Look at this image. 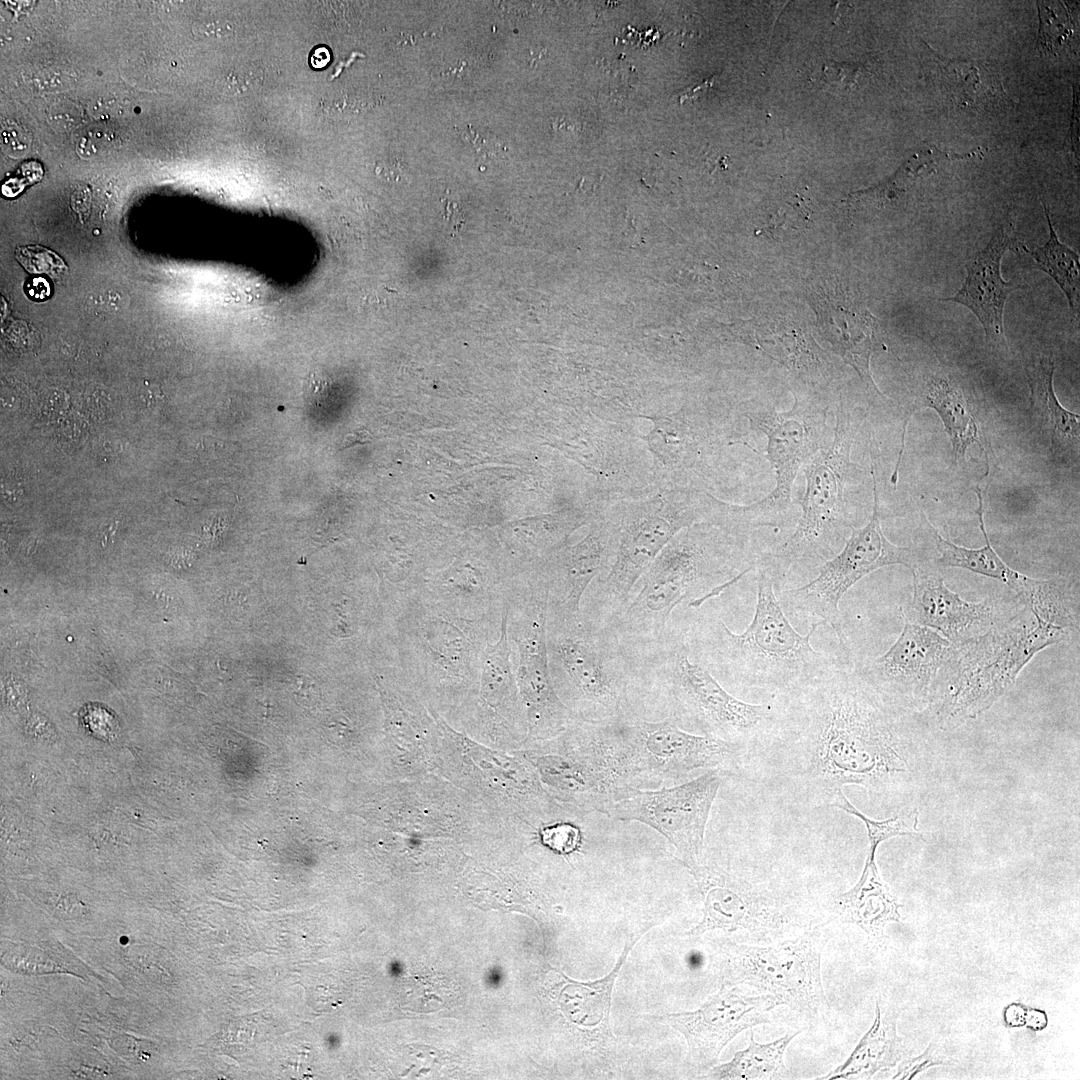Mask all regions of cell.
<instances>
[{
	"label": "cell",
	"mask_w": 1080,
	"mask_h": 1080,
	"mask_svg": "<svg viewBox=\"0 0 1080 1080\" xmlns=\"http://www.w3.org/2000/svg\"><path fill=\"white\" fill-rule=\"evenodd\" d=\"M771 699L775 723L754 746L778 759L771 777L810 805L830 806L846 785L885 793L907 774L906 712L862 679L851 655L840 651L820 673Z\"/></svg>",
	"instance_id": "1"
},
{
	"label": "cell",
	"mask_w": 1080,
	"mask_h": 1080,
	"mask_svg": "<svg viewBox=\"0 0 1080 1080\" xmlns=\"http://www.w3.org/2000/svg\"><path fill=\"white\" fill-rule=\"evenodd\" d=\"M750 534L707 522L688 527L661 551L607 626L630 654L662 644L680 605L698 609L758 568L763 552Z\"/></svg>",
	"instance_id": "2"
},
{
	"label": "cell",
	"mask_w": 1080,
	"mask_h": 1080,
	"mask_svg": "<svg viewBox=\"0 0 1080 1080\" xmlns=\"http://www.w3.org/2000/svg\"><path fill=\"white\" fill-rule=\"evenodd\" d=\"M757 600L746 629L734 633L720 617L685 616L683 626L693 658L715 678L741 688L784 694L824 670L834 656L816 651L811 638L823 625L813 622L806 635L791 625L775 594L772 578L757 569Z\"/></svg>",
	"instance_id": "3"
},
{
	"label": "cell",
	"mask_w": 1080,
	"mask_h": 1080,
	"mask_svg": "<svg viewBox=\"0 0 1080 1080\" xmlns=\"http://www.w3.org/2000/svg\"><path fill=\"white\" fill-rule=\"evenodd\" d=\"M862 419L855 408L841 402L830 442L803 466L806 487L796 528L784 542L764 552L758 566L779 591L816 573L841 551L848 534L857 528L847 489L855 471L851 449Z\"/></svg>",
	"instance_id": "4"
},
{
	"label": "cell",
	"mask_w": 1080,
	"mask_h": 1080,
	"mask_svg": "<svg viewBox=\"0 0 1080 1080\" xmlns=\"http://www.w3.org/2000/svg\"><path fill=\"white\" fill-rule=\"evenodd\" d=\"M639 697L644 691L664 700L668 716L687 731L749 748L776 720L773 699L762 704L742 701L692 657L684 626L660 645L632 655Z\"/></svg>",
	"instance_id": "5"
},
{
	"label": "cell",
	"mask_w": 1080,
	"mask_h": 1080,
	"mask_svg": "<svg viewBox=\"0 0 1080 1080\" xmlns=\"http://www.w3.org/2000/svg\"><path fill=\"white\" fill-rule=\"evenodd\" d=\"M1068 632L1029 611L1026 618L952 642L927 706L942 728L977 718L1012 687L1036 654L1066 639Z\"/></svg>",
	"instance_id": "6"
},
{
	"label": "cell",
	"mask_w": 1080,
	"mask_h": 1080,
	"mask_svg": "<svg viewBox=\"0 0 1080 1080\" xmlns=\"http://www.w3.org/2000/svg\"><path fill=\"white\" fill-rule=\"evenodd\" d=\"M546 642L554 689L573 719L613 724L638 717L635 662L609 626L547 617Z\"/></svg>",
	"instance_id": "7"
},
{
	"label": "cell",
	"mask_w": 1080,
	"mask_h": 1080,
	"mask_svg": "<svg viewBox=\"0 0 1080 1080\" xmlns=\"http://www.w3.org/2000/svg\"><path fill=\"white\" fill-rule=\"evenodd\" d=\"M719 501L690 494L673 501L636 507L615 522L611 561L586 590L581 617L607 626L627 603L633 589L666 545L697 523L716 524Z\"/></svg>",
	"instance_id": "8"
},
{
	"label": "cell",
	"mask_w": 1080,
	"mask_h": 1080,
	"mask_svg": "<svg viewBox=\"0 0 1080 1080\" xmlns=\"http://www.w3.org/2000/svg\"><path fill=\"white\" fill-rule=\"evenodd\" d=\"M791 409L777 411L751 409L744 416L752 430L766 437V457L775 474L773 490L749 505H730L736 528L751 532L757 528H783L794 518L792 487L795 478L816 453L830 442L828 406L816 397L794 393Z\"/></svg>",
	"instance_id": "9"
},
{
	"label": "cell",
	"mask_w": 1080,
	"mask_h": 1080,
	"mask_svg": "<svg viewBox=\"0 0 1080 1080\" xmlns=\"http://www.w3.org/2000/svg\"><path fill=\"white\" fill-rule=\"evenodd\" d=\"M617 755L627 788L657 789L690 780L698 772L738 768L748 748L689 732L667 716L614 723Z\"/></svg>",
	"instance_id": "10"
},
{
	"label": "cell",
	"mask_w": 1080,
	"mask_h": 1080,
	"mask_svg": "<svg viewBox=\"0 0 1080 1080\" xmlns=\"http://www.w3.org/2000/svg\"><path fill=\"white\" fill-rule=\"evenodd\" d=\"M547 605L548 589L540 571L513 578L507 602V632L528 735L536 740L559 735L573 719L550 675Z\"/></svg>",
	"instance_id": "11"
},
{
	"label": "cell",
	"mask_w": 1080,
	"mask_h": 1080,
	"mask_svg": "<svg viewBox=\"0 0 1080 1080\" xmlns=\"http://www.w3.org/2000/svg\"><path fill=\"white\" fill-rule=\"evenodd\" d=\"M874 504L869 522L853 528L843 548L818 568L809 583L778 591V601L786 616L812 619L829 625L841 652L851 654L839 602L847 591L869 573L884 566L901 564L912 570L921 561L910 547L891 543L880 522L874 464L871 462ZM812 622V623H813Z\"/></svg>",
	"instance_id": "12"
},
{
	"label": "cell",
	"mask_w": 1080,
	"mask_h": 1080,
	"mask_svg": "<svg viewBox=\"0 0 1080 1080\" xmlns=\"http://www.w3.org/2000/svg\"><path fill=\"white\" fill-rule=\"evenodd\" d=\"M828 941L821 927L767 944L730 943L722 976L730 986H751L776 997L809 1022L829 1010L821 975V958Z\"/></svg>",
	"instance_id": "13"
},
{
	"label": "cell",
	"mask_w": 1080,
	"mask_h": 1080,
	"mask_svg": "<svg viewBox=\"0 0 1080 1080\" xmlns=\"http://www.w3.org/2000/svg\"><path fill=\"white\" fill-rule=\"evenodd\" d=\"M545 749L532 751L530 761L554 795L575 815L607 814L627 788L616 750L614 723L572 719Z\"/></svg>",
	"instance_id": "14"
},
{
	"label": "cell",
	"mask_w": 1080,
	"mask_h": 1080,
	"mask_svg": "<svg viewBox=\"0 0 1080 1080\" xmlns=\"http://www.w3.org/2000/svg\"><path fill=\"white\" fill-rule=\"evenodd\" d=\"M703 901V917L688 935L744 931L753 944H767L800 928L797 904L787 894L718 864L700 862L688 870Z\"/></svg>",
	"instance_id": "15"
},
{
	"label": "cell",
	"mask_w": 1080,
	"mask_h": 1080,
	"mask_svg": "<svg viewBox=\"0 0 1080 1080\" xmlns=\"http://www.w3.org/2000/svg\"><path fill=\"white\" fill-rule=\"evenodd\" d=\"M721 783L722 772L710 770L674 786L629 788L621 792L606 815L654 829L670 842L678 860L690 870L701 860L706 825Z\"/></svg>",
	"instance_id": "16"
},
{
	"label": "cell",
	"mask_w": 1080,
	"mask_h": 1080,
	"mask_svg": "<svg viewBox=\"0 0 1080 1080\" xmlns=\"http://www.w3.org/2000/svg\"><path fill=\"white\" fill-rule=\"evenodd\" d=\"M409 666L413 675L441 684H468L479 677L493 628L453 616L421 595L407 603Z\"/></svg>",
	"instance_id": "17"
},
{
	"label": "cell",
	"mask_w": 1080,
	"mask_h": 1080,
	"mask_svg": "<svg viewBox=\"0 0 1080 1080\" xmlns=\"http://www.w3.org/2000/svg\"><path fill=\"white\" fill-rule=\"evenodd\" d=\"M904 619L903 629L889 650L855 663V668L885 701L908 712L928 705L952 642L929 627Z\"/></svg>",
	"instance_id": "18"
},
{
	"label": "cell",
	"mask_w": 1080,
	"mask_h": 1080,
	"mask_svg": "<svg viewBox=\"0 0 1080 1080\" xmlns=\"http://www.w3.org/2000/svg\"><path fill=\"white\" fill-rule=\"evenodd\" d=\"M781 1002L773 995L742 994L735 986L721 989L694 1011L655 1016L681 1033L687 1042V1066L698 1072L713 1067L725 1046L742 1031L771 1023Z\"/></svg>",
	"instance_id": "19"
},
{
	"label": "cell",
	"mask_w": 1080,
	"mask_h": 1080,
	"mask_svg": "<svg viewBox=\"0 0 1080 1080\" xmlns=\"http://www.w3.org/2000/svg\"><path fill=\"white\" fill-rule=\"evenodd\" d=\"M1020 242L1015 223L1008 220L995 231L987 246L966 264L967 276L955 296L942 299L970 309L980 321L986 341L994 347H1006L1003 312L1008 296L1022 286L1005 281L1001 260L1006 251H1018Z\"/></svg>",
	"instance_id": "20"
},
{
	"label": "cell",
	"mask_w": 1080,
	"mask_h": 1080,
	"mask_svg": "<svg viewBox=\"0 0 1080 1080\" xmlns=\"http://www.w3.org/2000/svg\"><path fill=\"white\" fill-rule=\"evenodd\" d=\"M615 542L613 521L596 523L590 533L569 548L555 564L539 569L548 589L547 617H581L583 596L609 565Z\"/></svg>",
	"instance_id": "21"
},
{
	"label": "cell",
	"mask_w": 1080,
	"mask_h": 1080,
	"mask_svg": "<svg viewBox=\"0 0 1080 1080\" xmlns=\"http://www.w3.org/2000/svg\"><path fill=\"white\" fill-rule=\"evenodd\" d=\"M913 597L902 615L929 627L951 642L970 637L969 632L992 626L995 607L990 599L968 602L950 590L942 573L919 563L912 570Z\"/></svg>",
	"instance_id": "22"
},
{
	"label": "cell",
	"mask_w": 1080,
	"mask_h": 1080,
	"mask_svg": "<svg viewBox=\"0 0 1080 1080\" xmlns=\"http://www.w3.org/2000/svg\"><path fill=\"white\" fill-rule=\"evenodd\" d=\"M817 311L824 337L836 354L855 369L870 391L883 396L870 370L872 355L886 349L874 316L864 304L845 293L824 295L817 301Z\"/></svg>",
	"instance_id": "23"
},
{
	"label": "cell",
	"mask_w": 1080,
	"mask_h": 1080,
	"mask_svg": "<svg viewBox=\"0 0 1080 1080\" xmlns=\"http://www.w3.org/2000/svg\"><path fill=\"white\" fill-rule=\"evenodd\" d=\"M924 44L927 77L957 107L980 109L1013 104L993 67L977 60L945 58Z\"/></svg>",
	"instance_id": "24"
},
{
	"label": "cell",
	"mask_w": 1080,
	"mask_h": 1080,
	"mask_svg": "<svg viewBox=\"0 0 1080 1080\" xmlns=\"http://www.w3.org/2000/svg\"><path fill=\"white\" fill-rule=\"evenodd\" d=\"M876 852L877 849L869 848L860 878L836 897L834 907L841 922L854 924L870 939L881 942L886 925L900 921L901 905L879 873Z\"/></svg>",
	"instance_id": "25"
},
{
	"label": "cell",
	"mask_w": 1080,
	"mask_h": 1080,
	"mask_svg": "<svg viewBox=\"0 0 1080 1080\" xmlns=\"http://www.w3.org/2000/svg\"><path fill=\"white\" fill-rule=\"evenodd\" d=\"M479 679L484 700L517 728L528 733L507 632V604L502 612L497 640L493 643L489 641L483 651Z\"/></svg>",
	"instance_id": "26"
},
{
	"label": "cell",
	"mask_w": 1080,
	"mask_h": 1080,
	"mask_svg": "<svg viewBox=\"0 0 1080 1080\" xmlns=\"http://www.w3.org/2000/svg\"><path fill=\"white\" fill-rule=\"evenodd\" d=\"M904 1050L896 1031V1013L883 1012L877 1002L874 1022L858 1045L844 1063L820 1079H870L878 1071L895 1066Z\"/></svg>",
	"instance_id": "27"
},
{
	"label": "cell",
	"mask_w": 1080,
	"mask_h": 1080,
	"mask_svg": "<svg viewBox=\"0 0 1080 1080\" xmlns=\"http://www.w3.org/2000/svg\"><path fill=\"white\" fill-rule=\"evenodd\" d=\"M633 945H626L617 964L605 977L589 982L567 979L560 993V1007L575 1026L594 1036H612L609 1019L613 987Z\"/></svg>",
	"instance_id": "28"
},
{
	"label": "cell",
	"mask_w": 1080,
	"mask_h": 1080,
	"mask_svg": "<svg viewBox=\"0 0 1080 1080\" xmlns=\"http://www.w3.org/2000/svg\"><path fill=\"white\" fill-rule=\"evenodd\" d=\"M1054 371L1055 363L1051 357L1041 358L1027 368L1031 407L1050 432L1053 447H1078L1080 417L1059 403L1053 388Z\"/></svg>",
	"instance_id": "29"
},
{
	"label": "cell",
	"mask_w": 1080,
	"mask_h": 1080,
	"mask_svg": "<svg viewBox=\"0 0 1080 1080\" xmlns=\"http://www.w3.org/2000/svg\"><path fill=\"white\" fill-rule=\"evenodd\" d=\"M975 491L979 500L976 513L986 543L980 548H967L956 545L949 539H944L934 531L936 548L940 554L937 563L946 567L963 568L973 573L999 580L1015 592L1025 581L1027 576L1009 567L993 549L985 530L983 498L978 489Z\"/></svg>",
	"instance_id": "30"
},
{
	"label": "cell",
	"mask_w": 1080,
	"mask_h": 1080,
	"mask_svg": "<svg viewBox=\"0 0 1080 1080\" xmlns=\"http://www.w3.org/2000/svg\"><path fill=\"white\" fill-rule=\"evenodd\" d=\"M798 1034L799 1032L786 1034L768 1043H758L751 1031L747 1048L736 1052L729 1062L714 1065L703 1075L710 1079L728 1080L786 1078L784 1055L791 1041Z\"/></svg>",
	"instance_id": "31"
},
{
	"label": "cell",
	"mask_w": 1080,
	"mask_h": 1080,
	"mask_svg": "<svg viewBox=\"0 0 1080 1080\" xmlns=\"http://www.w3.org/2000/svg\"><path fill=\"white\" fill-rule=\"evenodd\" d=\"M924 406L933 408L941 417L955 460L964 457L967 448L977 441L978 428L962 391L946 379H933L926 386Z\"/></svg>",
	"instance_id": "32"
},
{
	"label": "cell",
	"mask_w": 1080,
	"mask_h": 1080,
	"mask_svg": "<svg viewBox=\"0 0 1080 1080\" xmlns=\"http://www.w3.org/2000/svg\"><path fill=\"white\" fill-rule=\"evenodd\" d=\"M1043 208L1049 226L1047 242L1034 250L1027 249L1024 245H1022V248L1031 256L1039 269L1054 279L1065 294L1073 315L1078 317L1080 301L1079 255L1059 241L1051 221L1049 209L1045 203H1043Z\"/></svg>",
	"instance_id": "33"
},
{
	"label": "cell",
	"mask_w": 1080,
	"mask_h": 1080,
	"mask_svg": "<svg viewBox=\"0 0 1080 1080\" xmlns=\"http://www.w3.org/2000/svg\"><path fill=\"white\" fill-rule=\"evenodd\" d=\"M977 156L978 153L970 152L968 154H956L950 153L938 149L931 144H923L918 151L912 155L894 175V177L875 189L858 192L860 194H870L871 196L879 195L881 198L891 200L892 194H900L906 190V186L914 179L918 177H924L932 172L936 171L937 166L944 161L951 159H966Z\"/></svg>",
	"instance_id": "34"
},
{
	"label": "cell",
	"mask_w": 1080,
	"mask_h": 1080,
	"mask_svg": "<svg viewBox=\"0 0 1080 1080\" xmlns=\"http://www.w3.org/2000/svg\"><path fill=\"white\" fill-rule=\"evenodd\" d=\"M830 806L839 808L864 823L870 848L878 849L882 842L896 836H921L918 830L919 813L917 809L903 810L896 816L886 820H874L857 809L846 798L843 791L838 792Z\"/></svg>",
	"instance_id": "35"
},
{
	"label": "cell",
	"mask_w": 1080,
	"mask_h": 1080,
	"mask_svg": "<svg viewBox=\"0 0 1080 1080\" xmlns=\"http://www.w3.org/2000/svg\"><path fill=\"white\" fill-rule=\"evenodd\" d=\"M1040 20L1037 47L1041 54H1056L1062 43L1072 35L1069 15L1063 20L1049 5L1037 2Z\"/></svg>",
	"instance_id": "36"
},
{
	"label": "cell",
	"mask_w": 1080,
	"mask_h": 1080,
	"mask_svg": "<svg viewBox=\"0 0 1080 1080\" xmlns=\"http://www.w3.org/2000/svg\"><path fill=\"white\" fill-rule=\"evenodd\" d=\"M14 255L30 273L56 274L67 270V266L59 255L39 245L18 246Z\"/></svg>",
	"instance_id": "37"
},
{
	"label": "cell",
	"mask_w": 1080,
	"mask_h": 1080,
	"mask_svg": "<svg viewBox=\"0 0 1080 1080\" xmlns=\"http://www.w3.org/2000/svg\"><path fill=\"white\" fill-rule=\"evenodd\" d=\"M946 1063L947 1060L941 1051L940 1045L931 1043L922 1054L902 1061L892 1079H912L918 1073L932 1066Z\"/></svg>",
	"instance_id": "38"
},
{
	"label": "cell",
	"mask_w": 1080,
	"mask_h": 1080,
	"mask_svg": "<svg viewBox=\"0 0 1080 1080\" xmlns=\"http://www.w3.org/2000/svg\"><path fill=\"white\" fill-rule=\"evenodd\" d=\"M580 832L569 824L546 828L542 831V840L552 850L559 853H570L579 845Z\"/></svg>",
	"instance_id": "39"
},
{
	"label": "cell",
	"mask_w": 1080,
	"mask_h": 1080,
	"mask_svg": "<svg viewBox=\"0 0 1080 1080\" xmlns=\"http://www.w3.org/2000/svg\"><path fill=\"white\" fill-rule=\"evenodd\" d=\"M260 82L261 70L254 66H244L230 71L222 86L236 95L253 90Z\"/></svg>",
	"instance_id": "40"
},
{
	"label": "cell",
	"mask_w": 1080,
	"mask_h": 1080,
	"mask_svg": "<svg viewBox=\"0 0 1080 1080\" xmlns=\"http://www.w3.org/2000/svg\"><path fill=\"white\" fill-rule=\"evenodd\" d=\"M863 67L860 64L832 63L823 69L829 83L839 88H851L857 84V78Z\"/></svg>",
	"instance_id": "41"
},
{
	"label": "cell",
	"mask_w": 1080,
	"mask_h": 1080,
	"mask_svg": "<svg viewBox=\"0 0 1080 1080\" xmlns=\"http://www.w3.org/2000/svg\"><path fill=\"white\" fill-rule=\"evenodd\" d=\"M1 138L3 150L13 157H21L29 148L30 139L27 132L21 128L6 127L2 130Z\"/></svg>",
	"instance_id": "42"
},
{
	"label": "cell",
	"mask_w": 1080,
	"mask_h": 1080,
	"mask_svg": "<svg viewBox=\"0 0 1080 1080\" xmlns=\"http://www.w3.org/2000/svg\"><path fill=\"white\" fill-rule=\"evenodd\" d=\"M25 728L28 736L37 742H52L56 738L52 724L38 714L28 719Z\"/></svg>",
	"instance_id": "43"
},
{
	"label": "cell",
	"mask_w": 1080,
	"mask_h": 1080,
	"mask_svg": "<svg viewBox=\"0 0 1080 1080\" xmlns=\"http://www.w3.org/2000/svg\"><path fill=\"white\" fill-rule=\"evenodd\" d=\"M27 294L37 300H44L51 295L49 282L41 277L33 278L26 284Z\"/></svg>",
	"instance_id": "44"
},
{
	"label": "cell",
	"mask_w": 1080,
	"mask_h": 1080,
	"mask_svg": "<svg viewBox=\"0 0 1080 1080\" xmlns=\"http://www.w3.org/2000/svg\"><path fill=\"white\" fill-rule=\"evenodd\" d=\"M1077 94L1078 93H1076V91L1074 90V108H1073L1072 124H1071V127H1070V143H1071V147H1072L1071 149H1072L1074 155H1076L1075 157H1078V127H1079V125H1078V97L1076 99Z\"/></svg>",
	"instance_id": "45"
},
{
	"label": "cell",
	"mask_w": 1080,
	"mask_h": 1080,
	"mask_svg": "<svg viewBox=\"0 0 1080 1080\" xmlns=\"http://www.w3.org/2000/svg\"><path fill=\"white\" fill-rule=\"evenodd\" d=\"M330 62V52L324 46L316 48L310 57V63L314 68L320 69Z\"/></svg>",
	"instance_id": "46"
},
{
	"label": "cell",
	"mask_w": 1080,
	"mask_h": 1080,
	"mask_svg": "<svg viewBox=\"0 0 1080 1080\" xmlns=\"http://www.w3.org/2000/svg\"><path fill=\"white\" fill-rule=\"evenodd\" d=\"M715 80H716V76H712L711 78L703 81L702 83H699L697 85H694V86L689 87L686 90L682 91V93L679 96L680 102L682 103L684 100H688V99L696 97L698 91H700L701 89H707L709 87H712L714 85Z\"/></svg>",
	"instance_id": "47"
},
{
	"label": "cell",
	"mask_w": 1080,
	"mask_h": 1080,
	"mask_svg": "<svg viewBox=\"0 0 1080 1080\" xmlns=\"http://www.w3.org/2000/svg\"><path fill=\"white\" fill-rule=\"evenodd\" d=\"M370 439H371V437H370V434L368 433V431H366V430L355 431L353 433L348 434L344 438L341 449L351 447V446H353L355 444L366 443V442L370 441Z\"/></svg>",
	"instance_id": "48"
}]
</instances>
